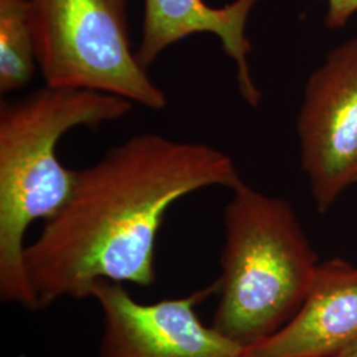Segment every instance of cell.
Segmentation results:
<instances>
[{
  "label": "cell",
  "instance_id": "cell-1",
  "mask_svg": "<svg viewBox=\"0 0 357 357\" xmlns=\"http://www.w3.org/2000/svg\"><path fill=\"white\" fill-rule=\"evenodd\" d=\"M241 183L229 155L205 143L144 132L115 146L78 171L68 203L26 245L38 310L89 298L100 281L151 286L168 209L193 192Z\"/></svg>",
  "mask_w": 357,
  "mask_h": 357
},
{
  "label": "cell",
  "instance_id": "cell-2",
  "mask_svg": "<svg viewBox=\"0 0 357 357\" xmlns=\"http://www.w3.org/2000/svg\"><path fill=\"white\" fill-rule=\"evenodd\" d=\"M125 98L45 85L0 105V298L38 310L26 270L29 227L56 216L76 187L78 171L60 162L59 142L76 128H98L130 114Z\"/></svg>",
  "mask_w": 357,
  "mask_h": 357
},
{
  "label": "cell",
  "instance_id": "cell-3",
  "mask_svg": "<svg viewBox=\"0 0 357 357\" xmlns=\"http://www.w3.org/2000/svg\"><path fill=\"white\" fill-rule=\"evenodd\" d=\"M231 191L224 211L220 299L211 326L252 348L293 319L320 262L284 199L243 181Z\"/></svg>",
  "mask_w": 357,
  "mask_h": 357
},
{
  "label": "cell",
  "instance_id": "cell-4",
  "mask_svg": "<svg viewBox=\"0 0 357 357\" xmlns=\"http://www.w3.org/2000/svg\"><path fill=\"white\" fill-rule=\"evenodd\" d=\"M36 57L45 85L93 90L150 110L166 109L131 50L128 0H31Z\"/></svg>",
  "mask_w": 357,
  "mask_h": 357
},
{
  "label": "cell",
  "instance_id": "cell-5",
  "mask_svg": "<svg viewBox=\"0 0 357 357\" xmlns=\"http://www.w3.org/2000/svg\"><path fill=\"white\" fill-rule=\"evenodd\" d=\"M217 291L216 281L188 296L142 303L123 283L97 282L89 298L102 314L98 357H248V348L205 326L196 311Z\"/></svg>",
  "mask_w": 357,
  "mask_h": 357
},
{
  "label": "cell",
  "instance_id": "cell-6",
  "mask_svg": "<svg viewBox=\"0 0 357 357\" xmlns=\"http://www.w3.org/2000/svg\"><path fill=\"white\" fill-rule=\"evenodd\" d=\"M298 134L312 197L326 212L357 183V36L308 79Z\"/></svg>",
  "mask_w": 357,
  "mask_h": 357
},
{
  "label": "cell",
  "instance_id": "cell-7",
  "mask_svg": "<svg viewBox=\"0 0 357 357\" xmlns=\"http://www.w3.org/2000/svg\"><path fill=\"white\" fill-rule=\"evenodd\" d=\"M357 347V268L320 262L298 312L248 357H339Z\"/></svg>",
  "mask_w": 357,
  "mask_h": 357
},
{
  "label": "cell",
  "instance_id": "cell-8",
  "mask_svg": "<svg viewBox=\"0 0 357 357\" xmlns=\"http://www.w3.org/2000/svg\"><path fill=\"white\" fill-rule=\"evenodd\" d=\"M141 43L137 57L146 69L171 45L197 33L220 38L225 54L237 70V85L243 100L257 107L262 94L255 86L248 56L252 43L245 29L258 0H234L222 7H212L204 0H143Z\"/></svg>",
  "mask_w": 357,
  "mask_h": 357
},
{
  "label": "cell",
  "instance_id": "cell-9",
  "mask_svg": "<svg viewBox=\"0 0 357 357\" xmlns=\"http://www.w3.org/2000/svg\"><path fill=\"white\" fill-rule=\"evenodd\" d=\"M38 68L31 0H0V93L26 88Z\"/></svg>",
  "mask_w": 357,
  "mask_h": 357
},
{
  "label": "cell",
  "instance_id": "cell-10",
  "mask_svg": "<svg viewBox=\"0 0 357 357\" xmlns=\"http://www.w3.org/2000/svg\"><path fill=\"white\" fill-rule=\"evenodd\" d=\"M328 11L326 24L328 28H340L347 24L354 13H357V0H327Z\"/></svg>",
  "mask_w": 357,
  "mask_h": 357
},
{
  "label": "cell",
  "instance_id": "cell-11",
  "mask_svg": "<svg viewBox=\"0 0 357 357\" xmlns=\"http://www.w3.org/2000/svg\"><path fill=\"white\" fill-rule=\"evenodd\" d=\"M339 357H357V347L352 348V349H349L348 352H345V354H343L342 356Z\"/></svg>",
  "mask_w": 357,
  "mask_h": 357
}]
</instances>
